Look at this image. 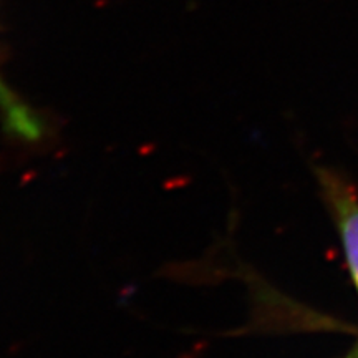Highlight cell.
<instances>
[{
	"mask_svg": "<svg viewBox=\"0 0 358 358\" xmlns=\"http://www.w3.org/2000/svg\"><path fill=\"white\" fill-rule=\"evenodd\" d=\"M0 123L13 141L38 143L45 136V122L0 73Z\"/></svg>",
	"mask_w": 358,
	"mask_h": 358,
	"instance_id": "1",
	"label": "cell"
},
{
	"mask_svg": "<svg viewBox=\"0 0 358 358\" xmlns=\"http://www.w3.org/2000/svg\"><path fill=\"white\" fill-rule=\"evenodd\" d=\"M348 267L358 289V203L347 192L334 196Z\"/></svg>",
	"mask_w": 358,
	"mask_h": 358,
	"instance_id": "2",
	"label": "cell"
},
{
	"mask_svg": "<svg viewBox=\"0 0 358 358\" xmlns=\"http://www.w3.org/2000/svg\"><path fill=\"white\" fill-rule=\"evenodd\" d=\"M357 358H358V353H357Z\"/></svg>",
	"mask_w": 358,
	"mask_h": 358,
	"instance_id": "3",
	"label": "cell"
}]
</instances>
